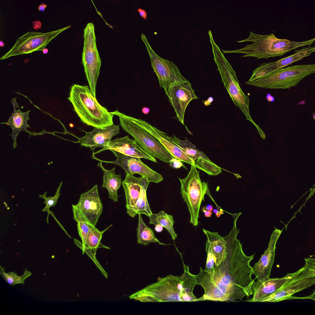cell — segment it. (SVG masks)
I'll return each mask as SVG.
<instances>
[{
  "mask_svg": "<svg viewBox=\"0 0 315 315\" xmlns=\"http://www.w3.org/2000/svg\"><path fill=\"white\" fill-rule=\"evenodd\" d=\"M232 229L227 236L226 254L218 265L208 273L200 267L198 274L194 275L197 285L204 289V293L197 301H211L235 302L253 294L252 278L253 267L250 262L255 253L247 256L244 253L241 244L237 238L239 229L237 221H233Z\"/></svg>",
  "mask_w": 315,
  "mask_h": 315,
  "instance_id": "1",
  "label": "cell"
},
{
  "mask_svg": "<svg viewBox=\"0 0 315 315\" xmlns=\"http://www.w3.org/2000/svg\"><path fill=\"white\" fill-rule=\"evenodd\" d=\"M181 256L184 272L181 276L170 275L159 278L157 282L130 295V298L142 302L197 301L193 293L197 281Z\"/></svg>",
  "mask_w": 315,
  "mask_h": 315,
  "instance_id": "2",
  "label": "cell"
},
{
  "mask_svg": "<svg viewBox=\"0 0 315 315\" xmlns=\"http://www.w3.org/2000/svg\"><path fill=\"white\" fill-rule=\"evenodd\" d=\"M68 99L81 121L88 126L103 129L114 124V115L99 104L88 86L73 85Z\"/></svg>",
  "mask_w": 315,
  "mask_h": 315,
  "instance_id": "3",
  "label": "cell"
},
{
  "mask_svg": "<svg viewBox=\"0 0 315 315\" xmlns=\"http://www.w3.org/2000/svg\"><path fill=\"white\" fill-rule=\"evenodd\" d=\"M314 38L303 42L291 41L277 38L273 34H259L250 32L249 36L238 42H250L253 43L238 50H223L224 53H239L245 55L243 57H251L257 59L274 58L283 56L289 51L301 47L309 46L314 41Z\"/></svg>",
  "mask_w": 315,
  "mask_h": 315,
  "instance_id": "4",
  "label": "cell"
},
{
  "mask_svg": "<svg viewBox=\"0 0 315 315\" xmlns=\"http://www.w3.org/2000/svg\"><path fill=\"white\" fill-rule=\"evenodd\" d=\"M110 112L118 117L123 129L132 136L140 147L150 156L166 163H169L170 160L175 158L148 131L144 120L126 115L118 110Z\"/></svg>",
  "mask_w": 315,
  "mask_h": 315,
  "instance_id": "5",
  "label": "cell"
},
{
  "mask_svg": "<svg viewBox=\"0 0 315 315\" xmlns=\"http://www.w3.org/2000/svg\"><path fill=\"white\" fill-rule=\"evenodd\" d=\"M209 36L214 59L224 87L234 105L238 107L245 115L246 120L255 124L250 114L249 98L241 89L236 72L215 43L212 35L210 34Z\"/></svg>",
  "mask_w": 315,
  "mask_h": 315,
  "instance_id": "6",
  "label": "cell"
},
{
  "mask_svg": "<svg viewBox=\"0 0 315 315\" xmlns=\"http://www.w3.org/2000/svg\"><path fill=\"white\" fill-rule=\"evenodd\" d=\"M315 72V64H299L281 68L245 83L264 89H289L296 86L302 79Z\"/></svg>",
  "mask_w": 315,
  "mask_h": 315,
  "instance_id": "7",
  "label": "cell"
},
{
  "mask_svg": "<svg viewBox=\"0 0 315 315\" xmlns=\"http://www.w3.org/2000/svg\"><path fill=\"white\" fill-rule=\"evenodd\" d=\"M181 188V193L187 205L190 214V223L194 226L198 225L200 209L204 196L209 192L207 183L201 181L199 172L194 165H191L187 176L184 179L178 178Z\"/></svg>",
  "mask_w": 315,
  "mask_h": 315,
  "instance_id": "8",
  "label": "cell"
},
{
  "mask_svg": "<svg viewBox=\"0 0 315 315\" xmlns=\"http://www.w3.org/2000/svg\"><path fill=\"white\" fill-rule=\"evenodd\" d=\"M305 264L282 287L269 296L257 302H276L285 300L301 298L292 296L315 283V259H305Z\"/></svg>",
  "mask_w": 315,
  "mask_h": 315,
  "instance_id": "9",
  "label": "cell"
},
{
  "mask_svg": "<svg viewBox=\"0 0 315 315\" xmlns=\"http://www.w3.org/2000/svg\"><path fill=\"white\" fill-rule=\"evenodd\" d=\"M84 38L82 63L90 92L96 98V86L101 61L97 47L94 26L92 23H88L84 29Z\"/></svg>",
  "mask_w": 315,
  "mask_h": 315,
  "instance_id": "10",
  "label": "cell"
},
{
  "mask_svg": "<svg viewBox=\"0 0 315 315\" xmlns=\"http://www.w3.org/2000/svg\"><path fill=\"white\" fill-rule=\"evenodd\" d=\"M141 38L147 48L151 66L158 78L160 86L164 89L167 96L170 87L174 83L189 82L181 74L173 63L159 57L154 52L144 34H142Z\"/></svg>",
  "mask_w": 315,
  "mask_h": 315,
  "instance_id": "11",
  "label": "cell"
},
{
  "mask_svg": "<svg viewBox=\"0 0 315 315\" xmlns=\"http://www.w3.org/2000/svg\"><path fill=\"white\" fill-rule=\"evenodd\" d=\"M70 26L46 33L28 32L18 38L13 47L0 59L14 55L30 53L36 51L43 50L53 38Z\"/></svg>",
  "mask_w": 315,
  "mask_h": 315,
  "instance_id": "12",
  "label": "cell"
},
{
  "mask_svg": "<svg viewBox=\"0 0 315 315\" xmlns=\"http://www.w3.org/2000/svg\"><path fill=\"white\" fill-rule=\"evenodd\" d=\"M117 158L113 161H106L99 160L94 156L93 158L101 162L112 163L121 166L125 171L126 174L138 173L142 177H146L150 182L158 183L163 181L162 176L144 163L140 158L124 155L113 150H110Z\"/></svg>",
  "mask_w": 315,
  "mask_h": 315,
  "instance_id": "13",
  "label": "cell"
},
{
  "mask_svg": "<svg viewBox=\"0 0 315 315\" xmlns=\"http://www.w3.org/2000/svg\"><path fill=\"white\" fill-rule=\"evenodd\" d=\"M167 96L178 120L184 125V114L187 106L192 100L198 98L191 84L189 82L174 83L170 87Z\"/></svg>",
  "mask_w": 315,
  "mask_h": 315,
  "instance_id": "14",
  "label": "cell"
},
{
  "mask_svg": "<svg viewBox=\"0 0 315 315\" xmlns=\"http://www.w3.org/2000/svg\"><path fill=\"white\" fill-rule=\"evenodd\" d=\"M202 230L207 238L205 249L207 257L204 270L210 273L215 266L220 264L226 255L227 236L222 237L217 232H212L204 229Z\"/></svg>",
  "mask_w": 315,
  "mask_h": 315,
  "instance_id": "15",
  "label": "cell"
},
{
  "mask_svg": "<svg viewBox=\"0 0 315 315\" xmlns=\"http://www.w3.org/2000/svg\"><path fill=\"white\" fill-rule=\"evenodd\" d=\"M315 46H309L294 50L293 54L273 62L263 63L253 70L248 81L266 75L281 68L308 57L315 51Z\"/></svg>",
  "mask_w": 315,
  "mask_h": 315,
  "instance_id": "16",
  "label": "cell"
},
{
  "mask_svg": "<svg viewBox=\"0 0 315 315\" xmlns=\"http://www.w3.org/2000/svg\"><path fill=\"white\" fill-rule=\"evenodd\" d=\"M275 229L271 235L267 249L261 255L259 261L253 267V274L257 280L261 283H263L270 279L275 258L276 244L283 230Z\"/></svg>",
  "mask_w": 315,
  "mask_h": 315,
  "instance_id": "17",
  "label": "cell"
},
{
  "mask_svg": "<svg viewBox=\"0 0 315 315\" xmlns=\"http://www.w3.org/2000/svg\"><path fill=\"white\" fill-rule=\"evenodd\" d=\"M76 205L86 220L95 226L103 209L98 185H95L90 190L82 194Z\"/></svg>",
  "mask_w": 315,
  "mask_h": 315,
  "instance_id": "18",
  "label": "cell"
},
{
  "mask_svg": "<svg viewBox=\"0 0 315 315\" xmlns=\"http://www.w3.org/2000/svg\"><path fill=\"white\" fill-rule=\"evenodd\" d=\"M86 133L84 136L77 138L78 141L76 142L86 147H89L93 153L95 148L105 147L114 136L119 134V125L113 124L103 129L94 128L92 131Z\"/></svg>",
  "mask_w": 315,
  "mask_h": 315,
  "instance_id": "19",
  "label": "cell"
},
{
  "mask_svg": "<svg viewBox=\"0 0 315 315\" xmlns=\"http://www.w3.org/2000/svg\"><path fill=\"white\" fill-rule=\"evenodd\" d=\"M107 150H113L127 156L157 162L155 158L146 153L134 139H130L128 136L111 140L106 146L93 154L95 155Z\"/></svg>",
  "mask_w": 315,
  "mask_h": 315,
  "instance_id": "20",
  "label": "cell"
},
{
  "mask_svg": "<svg viewBox=\"0 0 315 315\" xmlns=\"http://www.w3.org/2000/svg\"><path fill=\"white\" fill-rule=\"evenodd\" d=\"M295 273H288L281 278H270L263 283L254 281L252 285L253 296L251 299L245 301L257 302L260 300L269 296L282 287Z\"/></svg>",
  "mask_w": 315,
  "mask_h": 315,
  "instance_id": "21",
  "label": "cell"
},
{
  "mask_svg": "<svg viewBox=\"0 0 315 315\" xmlns=\"http://www.w3.org/2000/svg\"><path fill=\"white\" fill-rule=\"evenodd\" d=\"M150 182L146 177L142 176L138 177L133 174H126L122 183L125 193L128 214L135 206L144 187Z\"/></svg>",
  "mask_w": 315,
  "mask_h": 315,
  "instance_id": "22",
  "label": "cell"
},
{
  "mask_svg": "<svg viewBox=\"0 0 315 315\" xmlns=\"http://www.w3.org/2000/svg\"><path fill=\"white\" fill-rule=\"evenodd\" d=\"M144 124L148 131L157 138L168 151L175 158L182 161L195 165V162L184 153L175 143L172 137L161 131L144 121Z\"/></svg>",
  "mask_w": 315,
  "mask_h": 315,
  "instance_id": "23",
  "label": "cell"
},
{
  "mask_svg": "<svg viewBox=\"0 0 315 315\" xmlns=\"http://www.w3.org/2000/svg\"><path fill=\"white\" fill-rule=\"evenodd\" d=\"M16 98H15L11 100L14 108L12 116L10 117L7 122L3 123L9 126L12 130V133L10 135L13 139L14 149L17 146L16 138L20 132L22 130L28 132L26 128L30 127L27 122L30 119L29 115L30 110L23 112L21 111L20 108L16 110V108L20 106L16 101Z\"/></svg>",
  "mask_w": 315,
  "mask_h": 315,
  "instance_id": "24",
  "label": "cell"
},
{
  "mask_svg": "<svg viewBox=\"0 0 315 315\" xmlns=\"http://www.w3.org/2000/svg\"><path fill=\"white\" fill-rule=\"evenodd\" d=\"M103 172V184L102 188H106L108 191L109 198L113 200L114 202L118 201V191L122 183L121 174L115 173V167L110 170L106 169L101 161L98 164Z\"/></svg>",
  "mask_w": 315,
  "mask_h": 315,
  "instance_id": "25",
  "label": "cell"
},
{
  "mask_svg": "<svg viewBox=\"0 0 315 315\" xmlns=\"http://www.w3.org/2000/svg\"><path fill=\"white\" fill-rule=\"evenodd\" d=\"M138 224L137 229L138 244L146 245L153 242L160 245H168L159 241L155 237L153 230L145 223L141 214H138Z\"/></svg>",
  "mask_w": 315,
  "mask_h": 315,
  "instance_id": "26",
  "label": "cell"
},
{
  "mask_svg": "<svg viewBox=\"0 0 315 315\" xmlns=\"http://www.w3.org/2000/svg\"><path fill=\"white\" fill-rule=\"evenodd\" d=\"M149 217L150 224L155 225L158 224L161 225L167 230L173 240L176 239L177 235L173 228L174 221L172 215L168 214L163 210H162L157 214L152 213Z\"/></svg>",
  "mask_w": 315,
  "mask_h": 315,
  "instance_id": "27",
  "label": "cell"
},
{
  "mask_svg": "<svg viewBox=\"0 0 315 315\" xmlns=\"http://www.w3.org/2000/svg\"><path fill=\"white\" fill-rule=\"evenodd\" d=\"M74 219L78 223L77 228L82 244H85L87 234L92 225L85 218L76 205H72Z\"/></svg>",
  "mask_w": 315,
  "mask_h": 315,
  "instance_id": "28",
  "label": "cell"
},
{
  "mask_svg": "<svg viewBox=\"0 0 315 315\" xmlns=\"http://www.w3.org/2000/svg\"><path fill=\"white\" fill-rule=\"evenodd\" d=\"M112 225H110L102 231H100L94 226L92 225L87 234L85 244L84 245L82 244V246L91 250L95 254L97 249L100 247V245H103L101 243L102 235Z\"/></svg>",
  "mask_w": 315,
  "mask_h": 315,
  "instance_id": "29",
  "label": "cell"
},
{
  "mask_svg": "<svg viewBox=\"0 0 315 315\" xmlns=\"http://www.w3.org/2000/svg\"><path fill=\"white\" fill-rule=\"evenodd\" d=\"M172 138L182 151L193 161L195 162V160L201 157L202 152L197 149L196 146L186 138L185 140H181L174 135Z\"/></svg>",
  "mask_w": 315,
  "mask_h": 315,
  "instance_id": "30",
  "label": "cell"
},
{
  "mask_svg": "<svg viewBox=\"0 0 315 315\" xmlns=\"http://www.w3.org/2000/svg\"><path fill=\"white\" fill-rule=\"evenodd\" d=\"M195 161V166L209 175H217L221 172V168L212 162L202 152Z\"/></svg>",
  "mask_w": 315,
  "mask_h": 315,
  "instance_id": "31",
  "label": "cell"
},
{
  "mask_svg": "<svg viewBox=\"0 0 315 315\" xmlns=\"http://www.w3.org/2000/svg\"><path fill=\"white\" fill-rule=\"evenodd\" d=\"M0 273L2 277L6 281L11 285H14L17 284H24L25 279L30 276L32 273L26 269L23 274L21 276H18L14 272L6 273L3 267L0 265Z\"/></svg>",
  "mask_w": 315,
  "mask_h": 315,
  "instance_id": "32",
  "label": "cell"
},
{
  "mask_svg": "<svg viewBox=\"0 0 315 315\" xmlns=\"http://www.w3.org/2000/svg\"><path fill=\"white\" fill-rule=\"evenodd\" d=\"M62 184V182L58 188L55 195L53 197H46L47 192L44 193L43 195L40 194L39 195L40 197L45 200L44 203L46 204V205L42 211L43 212H47L48 215L46 219V222L47 223L49 222L48 217L50 214L53 216L56 222L58 221L54 216V213L50 210V208L51 207L54 206L57 203L58 199L60 194V190Z\"/></svg>",
  "mask_w": 315,
  "mask_h": 315,
  "instance_id": "33",
  "label": "cell"
},
{
  "mask_svg": "<svg viewBox=\"0 0 315 315\" xmlns=\"http://www.w3.org/2000/svg\"><path fill=\"white\" fill-rule=\"evenodd\" d=\"M181 161L176 158H174L169 161L170 166L173 169H179L182 166L187 169L184 164Z\"/></svg>",
  "mask_w": 315,
  "mask_h": 315,
  "instance_id": "34",
  "label": "cell"
},
{
  "mask_svg": "<svg viewBox=\"0 0 315 315\" xmlns=\"http://www.w3.org/2000/svg\"><path fill=\"white\" fill-rule=\"evenodd\" d=\"M140 15L144 19H146L147 18V13L144 10L141 8H139L138 10Z\"/></svg>",
  "mask_w": 315,
  "mask_h": 315,
  "instance_id": "35",
  "label": "cell"
},
{
  "mask_svg": "<svg viewBox=\"0 0 315 315\" xmlns=\"http://www.w3.org/2000/svg\"><path fill=\"white\" fill-rule=\"evenodd\" d=\"M33 24V28L35 30L40 29L42 26L41 22L38 20L34 21Z\"/></svg>",
  "mask_w": 315,
  "mask_h": 315,
  "instance_id": "36",
  "label": "cell"
},
{
  "mask_svg": "<svg viewBox=\"0 0 315 315\" xmlns=\"http://www.w3.org/2000/svg\"><path fill=\"white\" fill-rule=\"evenodd\" d=\"M213 100V98L212 97H209L204 102V105L206 106H209Z\"/></svg>",
  "mask_w": 315,
  "mask_h": 315,
  "instance_id": "37",
  "label": "cell"
},
{
  "mask_svg": "<svg viewBox=\"0 0 315 315\" xmlns=\"http://www.w3.org/2000/svg\"><path fill=\"white\" fill-rule=\"evenodd\" d=\"M220 211H219L216 209H214L213 210V212L215 213L216 215L218 217H219L221 215L224 213L223 212V210L222 209H220Z\"/></svg>",
  "mask_w": 315,
  "mask_h": 315,
  "instance_id": "38",
  "label": "cell"
},
{
  "mask_svg": "<svg viewBox=\"0 0 315 315\" xmlns=\"http://www.w3.org/2000/svg\"><path fill=\"white\" fill-rule=\"evenodd\" d=\"M163 227L159 224H157L155 225V230L157 232L159 233L161 232L163 229Z\"/></svg>",
  "mask_w": 315,
  "mask_h": 315,
  "instance_id": "39",
  "label": "cell"
},
{
  "mask_svg": "<svg viewBox=\"0 0 315 315\" xmlns=\"http://www.w3.org/2000/svg\"><path fill=\"white\" fill-rule=\"evenodd\" d=\"M203 212L204 213L205 216L206 217H210L212 214V212L211 211L204 209H202Z\"/></svg>",
  "mask_w": 315,
  "mask_h": 315,
  "instance_id": "40",
  "label": "cell"
},
{
  "mask_svg": "<svg viewBox=\"0 0 315 315\" xmlns=\"http://www.w3.org/2000/svg\"><path fill=\"white\" fill-rule=\"evenodd\" d=\"M142 111L144 114H147L150 112V109L148 107H144L142 108Z\"/></svg>",
  "mask_w": 315,
  "mask_h": 315,
  "instance_id": "41",
  "label": "cell"
},
{
  "mask_svg": "<svg viewBox=\"0 0 315 315\" xmlns=\"http://www.w3.org/2000/svg\"><path fill=\"white\" fill-rule=\"evenodd\" d=\"M202 209L209 210L211 211L213 210V206L211 205H208L206 206L203 207Z\"/></svg>",
  "mask_w": 315,
  "mask_h": 315,
  "instance_id": "42",
  "label": "cell"
},
{
  "mask_svg": "<svg viewBox=\"0 0 315 315\" xmlns=\"http://www.w3.org/2000/svg\"><path fill=\"white\" fill-rule=\"evenodd\" d=\"M47 6V5L44 4H40L38 7V9L39 11H44L45 8Z\"/></svg>",
  "mask_w": 315,
  "mask_h": 315,
  "instance_id": "43",
  "label": "cell"
},
{
  "mask_svg": "<svg viewBox=\"0 0 315 315\" xmlns=\"http://www.w3.org/2000/svg\"><path fill=\"white\" fill-rule=\"evenodd\" d=\"M48 50L47 49L44 48V49H43V50H42V52H43V54H46L48 52Z\"/></svg>",
  "mask_w": 315,
  "mask_h": 315,
  "instance_id": "44",
  "label": "cell"
},
{
  "mask_svg": "<svg viewBox=\"0 0 315 315\" xmlns=\"http://www.w3.org/2000/svg\"><path fill=\"white\" fill-rule=\"evenodd\" d=\"M4 46V44L2 41H0V46L1 47H3Z\"/></svg>",
  "mask_w": 315,
  "mask_h": 315,
  "instance_id": "45",
  "label": "cell"
},
{
  "mask_svg": "<svg viewBox=\"0 0 315 315\" xmlns=\"http://www.w3.org/2000/svg\"><path fill=\"white\" fill-rule=\"evenodd\" d=\"M238 213V214H240H240L239 213ZM233 214H232V215H233Z\"/></svg>",
  "mask_w": 315,
  "mask_h": 315,
  "instance_id": "46",
  "label": "cell"
}]
</instances>
